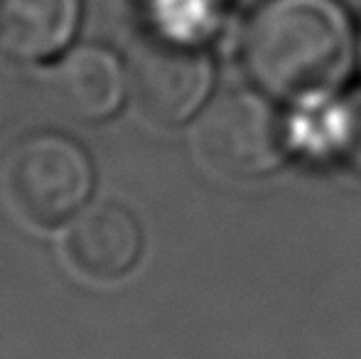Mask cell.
I'll return each instance as SVG.
<instances>
[{"label": "cell", "instance_id": "4", "mask_svg": "<svg viewBox=\"0 0 361 359\" xmlns=\"http://www.w3.org/2000/svg\"><path fill=\"white\" fill-rule=\"evenodd\" d=\"M128 91L138 114L155 126L195 116L212 87L209 59L182 37H145L128 64Z\"/></svg>", "mask_w": 361, "mask_h": 359}, {"label": "cell", "instance_id": "6", "mask_svg": "<svg viewBox=\"0 0 361 359\" xmlns=\"http://www.w3.org/2000/svg\"><path fill=\"white\" fill-rule=\"evenodd\" d=\"M42 89L62 116L94 123L109 118L121 106L128 77L109 49L76 47L44 72Z\"/></svg>", "mask_w": 361, "mask_h": 359}, {"label": "cell", "instance_id": "2", "mask_svg": "<svg viewBox=\"0 0 361 359\" xmlns=\"http://www.w3.org/2000/svg\"><path fill=\"white\" fill-rule=\"evenodd\" d=\"M91 192V165L84 150L69 138L35 133L5 155L0 195L27 229L49 231L72 221Z\"/></svg>", "mask_w": 361, "mask_h": 359}, {"label": "cell", "instance_id": "3", "mask_svg": "<svg viewBox=\"0 0 361 359\" xmlns=\"http://www.w3.org/2000/svg\"><path fill=\"white\" fill-rule=\"evenodd\" d=\"M192 150L197 163L219 178H261L288 158L286 123L256 91H221L197 118Z\"/></svg>", "mask_w": 361, "mask_h": 359}, {"label": "cell", "instance_id": "1", "mask_svg": "<svg viewBox=\"0 0 361 359\" xmlns=\"http://www.w3.org/2000/svg\"><path fill=\"white\" fill-rule=\"evenodd\" d=\"M354 54L337 0H263L243 32V62L266 94L310 99L344 82Z\"/></svg>", "mask_w": 361, "mask_h": 359}, {"label": "cell", "instance_id": "5", "mask_svg": "<svg viewBox=\"0 0 361 359\" xmlns=\"http://www.w3.org/2000/svg\"><path fill=\"white\" fill-rule=\"evenodd\" d=\"M140 229L135 217L114 202L79 212L62 239V259L86 283H114L138 264Z\"/></svg>", "mask_w": 361, "mask_h": 359}, {"label": "cell", "instance_id": "8", "mask_svg": "<svg viewBox=\"0 0 361 359\" xmlns=\"http://www.w3.org/2000/svg\"><path fill=\"white\" fill-rule=\"evenodd\" d=\"M334 126H337V145L344 160L361 173V89L347 99Z\"/></svg>", "mask_w": 361, "mask_h": 359}, {"label": "cell", "instance_id": "7", "mask_svg": "<svg viewBox=\"0 0 361 359\" xmlns=\"http://www.w3.org/2000/svg\"><path fill=\"white\" fill-rule=\"evenodd\" d=\"M79 0H0V49L15 59H42L72 39Z\"/></svg>", "mask_w": 361, "mask_h": 359}]
</instances>
